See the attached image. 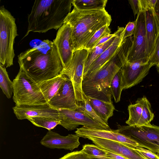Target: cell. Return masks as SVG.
<instances>
[{"instance_id":"6da1fadb","label":"cell","mask_w":159,"mask_h":159,"mask_svg":"<svg viewBox=\"0 0 159 159\" xmlns=\"http://www.w3.org/2000/svg\"><path fill=\"white\" fill-rule=\"evenodd\" d=\"M18 60L20 69L37 83L59 75L63 69L55 45L48 39L21 52Z\"/></svg>"},{"instance_id":"7a4b0ae2","label":"cell","mask_w":159,"mask_h":159,"mask_svg":"<svg viewBox=\"0 0 159 159\" xmlns=\"http://www.w3.org/2000/svg\"><path fill=\"white\" fill-rule=\"evenodd\" d=\"M132 41L126 38L112 58L92 75L83 79V94L104 101L112 102L110 85L115 75L127 61Z\"/></svg>"},{"instance_id":"3957f363","label":"cell","mask_w":159,"mask_h":159,"mask_svg":"<svg viewBox=\"0 0 159 159\" xmlns=\"http://www.w3.org/2000/svg\"><path fill=\"white\" fill-rule=\"evenodd\" d=\"M73 0H36L28 15V26L23 38L30 32L46 33L57 30L71 12Z\"/></svg>"},{"instance_id":"277c9868","label":"cell","mask_w":159,"mask_h":159,"mask_svg":"<svg viewBox=\"0 0 159 159\" xmlns=\"http://www.w3.org/2000/svg\"><path fill=\"white\" fill-rule=\"evenodd\" d=\"M111 16L105 9L83 10L74 7L64 22L71 26L74 52L84 48L95 33L104 26L110 25Z\"/></svg>"},{"instance_id":"5b68a950","label":"cell","mask_w":159,"mask_h":159,"mask_svg":"<svg viewBox=\"0 0 159 159\" xmlns=\"http://www.w3.org/2000/svg\"><path fill=\"white\" fill-rule=\"evenodd\" d=\"M16 19L4 6L0 7V62L6 67L13 65L14 45L18 36Z\"/></svg>"},{"instance_id":"8992f818","label":"cell","mask_w":159,"mask_h":159,"mask_svg":"<svg viewBox=\"0 0 159 159\" xmlns=\"http://www.w3.org/2000/svg\"><path fill=\"white\" fill-rule=\"evenodd\" d=\"M13 82V99L15 106L48 103L38 83L21 69H20Z\"/></svg>"},{"instance_id":"52a82bcc","label":"cell","mask_w":159,"mask_h":159,"mask_svg":"<svg viewBox=\"0 0 159 159\" xmlns=\"http://www.w3.org/2000/svg\"><path fill=\"white\" fill-rule=\"evenodd\" d=\"M117 129L121 134L135 141L140 147L155 153L159 152V126L151 124L139 126L119 125Z\"/></svg>"},{"instance_id":"ba28073f","label":"cell","mask_w":159,"mask_h":159,"mask_svg":"<svg viewBox=\"0 0 159 159\" xmlns=\"http://www.w3.org/2000/svg\"><path fill=\"white\" fill-rule=\"evenodd\" d=\"M89 51L83 48L74 51L69 64L61 72L71 80L77 102H82L84 99L82 83L84 65Z\"/></svg>"},{"instance_id":"9c48e42d","label":"cell","mask_w":159,"mask_h":159,"mask_svg":"<svg viewBox=\"0 0 159 159\" xmlns=\"http://www.w3.org/2000/svg\"><path fill=\"white\" fill-rule=\"evenodd\" d=\"M152 66L149 62V58L127 61L121 68L123 89L131 88L140 83Z\"/></svg>"},{"instance_id":"30bf717a","label":"cell","mask_w":159,"mask_h":159,"mask_svg":"<svg viewBox=\"0 0 159 159\" xmlns=\"http://www.w3.org/2000/svg\"><path fill=\"white\" fill-rule=\"evenodd\" d=\"M60 125L68 130L77 129L80 125L101 129L111 130L98 122L84 112L76 110H58Z\"/></svg>"},{"instance_id":"8fae6325","label":"cell","mask_w":159,"mask_h":159,"mask_svg":"<svg viewBox=\"0 0 159 159\" xmlns=\"http://www.w3.org/2000/svg\"><path fill=\"white\" fill-rule=\"evenodd\" d=\"M62 62L63 68L70 63L74 52L72 31L71 26L64 22L57 32L53 41Z\"/></svg>"},{"instance_id":"7c38bea8","label":"cell","mask_w":159,"mask_h":159,"mask_svg":"<svg viewBox=\"0 0 159 159\" xmlns=\"http://www.w3.org/2000/svg\"><path fill=\"white\" fill-rule=\"evenodd\" d=\"M136 26L127 61H133L149 58L146 51V36L145 11L137 14Z\"/></svg>"},{"instance_id":"4fadbf2b","label":"cell","mask_w":159,"mask_h":159,"mask_svg":"<svg viewBox=\"0 0 159 159\" xmlns=\"http://www.w3.org/2000/svg\"><path fill=\"white\" fill-rule=\"evenodd\" d=\"M75 133L79 137L84 139L98 138L119 142L132 148L139 147L135 141L121 134L117 129H101L83 126L77 128Z\"/></svg>"},{"instance_id":"5bb4252c","label":"cell","mask_w":159,"mask_h":159,"mask_svg":"<svg viewBox=\"0 0 159 159\" xmlns=\"http://www.w3.org/2000/svg\"><path fill=\"white\" fill-rule=\"evenodd\" d=\"M58 110L62 109L76 110L78 107L73 85L67 78L54 96L48 103Z\"/></svg>"},{"instance_id":"9a60e30c","label":"cell","mask_w":159,"mask_h":159,"mask_svg":"<svg viewBox=\"0 0 159 159\" xmlns=\"http://www.w3.org/2000/svg\"><path fill=\"white\" fill-rule=\"evenodd\" d=\"M12 109L16 118L20 120L28 119L33 117H46L59 120L58 110L51 107L48 103L15 106Z\"/></svg>"},{"instance_id":"2e32d148","label":"cell","mask_w":159,"mask_h":159,"mask_svg":"<svg viewBox=\"0 0 159 159\" xmlns=\"http://www.w3.org/2000/svg\"><path fill=\"white\" fill-rule=\"evenodd\" d=\"M79 137L76 134L62 136L48 130L40 143L41 145L51 149H63L72 151L80 144Z\"/></svg>"},{"instance_id":"e0dca14e","label":"cell","mask_w":159,"mask_h":159,"mask_svg":"<svg viewBox=\"0 0 159 159\" xmlns=\"http://www.w3.org/2000/svg\"><path fill=\"white\" fill-rule=\"evenodd\" d=\"M129 118L125 123L129 125L138 126L144 125L150 115V111L146 97L139 98L134 104L128 107Z\"/></svg>"},{"instance_id":"ac0fdd59","label":"cell","mask_w":159,"mask_h":159,"mask_svg":"<svg viewBox=\"0 0 159 159\" xmlns=\"http://www.w3.org/2000/svg\"><path fill=\"white\" fill-rule=\"evenodd\" d=\"M125 28L120 27L116 31V37L111 45L106 49L90 66L88 71L83 79L94 74L108 61L120 47Z\"/></svg>"},{"instance_id":"d6986e66","label":"cell","mask_w":159,"mask_h":159,"mask_svg":"<svg viewBox=\"0 0 159 159\" xmlns=\"http://www.w3.org/2000/svg\"><path fill=\"white\" fill-rule=\"evenodd\" d=\"M88 139L99 148L119 154L128 159H145L134 150V148L121 143L94 137H89Z\"/></svg>"},{"instance_id":"ffe728a7","label":"cell","mask_w":159,"mask_h":159,"mask_svg":"<svg viewBox=\"0 0 159 159\" xmlns=\"http://www.w3.org/2000/svg\"><path fill=\"white\" fill-rule=\"evenodd\" d=\"M146 36V51L148 57L152 53L159 36V26L154 9L145 11Z\"/></svg>"},{"instance_id":"44dd1931","label":"cell","mask_w":159,"mask_h":159,"mask_svg":"<svg viewBox=\"0 0 159 159\" xmlns=\"http://www.w3.org/2000/svg\"><path fill=\"white\" fill-rule=\"evenodd\" d=\"M67 78L66 76L61 73L53 78L38 83L48 103L56 94Z\"/></svg>"},{"instance_id":"7402d4cb","label":"cell","mask_w":159,"mask_h":159,"mask_svg":"<svg viewBox=\"0 0 159 159\" xmlns=\"http://www.w3.org/2000/svg\"><path fill=\"white\" fill-rule=\"evenodd\" d=\"M85 96L97 114L108 125V120L113 115L115 110L112 102H106Z\"/></svg>"},{"instance_id":"603a6c76","label":"cell","mask_w":159,"mask_h":159,"mask_svg":"<svg viewBox=\"0 0 159 159\" xmlns=\"http://www.w3.org/2000/svg\"><path fill=\"white\" fill-rule=\"evenodd\" d=\"M115 33L116 35L107 41L100 45L95 47L89 51L84 65L83 78L87 74L92 63L101 55L114 41L116 35V31Z\"/></svg>"},{"instance_id":"cb8c5ba5","label":"cell","mask_w":159,"mask_h":159,"mask_svg":"<svg viewBox=\"0 0 159 159\" xmlns=\"http://www.w3.org/2000/svg\"><path fill=\"white\" fill-rule=\"evenodd\" d=\"M107 0H73L72 5L79 10H102L105 9Z\"/></svg>"},{"instance_id":"d4e9b609","label":"cell","mask_w":159,"mask_h":159,"mask_svg":"<svg viewBox=\"0 0 159 159\" xmlns=\"http://www.w3.org/2000/svg\"><path fill=\"white\" fill-rule=\"evenodd\" d=\"M0 87L4 94L8 98L12 96L13 91V81L10 79L6 67L0 64Z\"/></svg>"},{"instance_id":"484cf974","label":"cell","mask_w":159,"mask_h":159,"mask_svg":"<svg viewBox=\"0 0 159 159\" xmlns=\"http://www.w3.org/2000/svg\"><path fill=\"white\" fill-rule=\"evenodd\" d=\"M83 95L84 100L81 102V104H78V107L76 109L84 112L96 121L108 128H110L108 125L106 124L95 111L86 96Z\"/></svg>"},{"instance_id":"4316f807","label":"cell","mask_w":159,"mask_h":159,"mask_svg":"<svg viewBox=\"0 0 159 159\" xmlns=\"http://www.w3.org/2000/svg\"><path fill=\"white\" fill-rule=\"evenodd\" d=\"M122 78V74L121 68L114 76L111 84V94L116 103L120 101L121 92L123 90Z\"/></svg>"},{"instance_id":"83f0119b","label":"cell","mask_w":159,"mask_h":159,"mask_svg":"<svg viewBox=\"0 0 159 159\" xmlns=\"http://www.w3.org/2000/svg\"><path fill=\"white\" fill-rule=\"evenodd\" d=\"M35 126L51 130L60 125L59 120L46 117H33L28 119Z\"/></svg>"},{"instance_id":"f1b7e54d","label":"cell","mask_w":159,"mask_h":159,"mask_svg":"<svg viewBox=\"0 0 159 159\" xmlns=\"http://www.w3.org/2000/svg\"><path fill=\"white\" fill-rule=\"evenodd\" d=\"M90 159H110L107 156L104 150L96 145L90 144L84 145L82 149Z\"/></svg>"},{"instance_id":"f546056e","label":"cell","mask_w":159,"mask_h":159,"mask_svg":"<svg viewBox=\"0 0 159 159\" xmlns=\"http://www.w3.org/2000/svg\"><path fill=\"white\" fill-rule=\"evenodd\" d=\"M110 25H106L97 31L85 44L84 48L89 50L95 47L96 44L103 37L111 34Z\"/></svg>"},{"instance_id":"4dcf8cb0","label":"cell","mask_w":159,"mask_h":159,"mask_svg":"<svg viewBox=\"0 0 159 159\" xmlns=\"http://www.w3.org/2000/svg\"><path fill=\"white\" fill-rule=\"evenodd\" d=\"M134 149L145 159H159L156 153L149 150L140 147L134 148Z\"/></svg>"},{"instance_id":"1f68e13d","label":"cell","mask_w":159,"mask_h":159,"mask_svg":"<svg viewBox=\"0 0 159 159\" xmlns=\"http://www.w3.org/2000/svg\"><path fill=\"white\" fill-rule=\"evenodd\" d=\"M59 159H90L88 155L82 150L74 151L66 154Z\"/></svg>"},{"instance_id":"d6a6232c","label":"cell","mask_w":159,"mask_h":159,"mask_svg":"<svg viewBox=\"0 0 159 159\" xmlns=\"http://www.w3.org/2000/svg\"><path fill=\"white\" fill-rule=\"evenodd\" d=\"M149 62L153 66L159 65V36L157 40L154 48L149 57Z\"/></svg>"},{"instance_id":"836d02e7","label":"cell","mask_w":159,"mask_h":159,"mask_svg":"<svg viewBox=\"0 0 159 159\" xmlns=\"http://www.w3.org/2000/svg\"><path fill=\"white\" fill-rule=\"evenodd\" d=\"M136 26V21L129 22L125 28L122 40L134 35Z\"/></svg>"},{"instance_id":"e575fe53","label":"cell","mask_w":159,"mask_h":159,"mask_svg":"<svg viewBox=\"0 0 159 159\" xmlns=\"http://www.w3.org/2000/svg\"><path fill=\"white\" fill-rule=\"evenodd\" d=\"M141 11L154 9L157 0H139Z\"/></svg>"},{"instance_id":"d590c367","label":"cell","mask_w":159,"mask_h":159,"mask_svg":"<svg viewBox=\"0 0 159 159\" xmlns=\"http://www.w3.org/2000/svg\"><path fill=\"white\" fill-rule=\"evenodd\" d=\"M128 2L135 16L141 11L139 0H130Z\"/></svg>"},{"instance_id":"8d00e7d4","label":"cell","mask_w":159,"mask_h":159,"mask_svg":"<svg viewBox=\"0 0 159 159\" xmlns=\"http://www.w3.org/2000/svg\"><path fill=\"white\" fill-rule=\"evenodd\" d=\"M104 150L106 152L107 157L110 159H128L119 154L105 149Z\"/></svg>"},{"instance_id":"74e56055","label":"cell","mask_w":159,"mask_h":159,"mask_svg":"<svg viewBox=\"0 0 159 159\" xmlns=\"http://www.w3.org/2000/svg\"><path fill=\"white\" fill-rule=\"evenodd\" d=\"M115 35L116 33L115 32L113 34H111L103 37L100 40V41L96 44L95 47L98 46L102 44L105 43V42H107L108 40H109L112 37L114 36Z\"/></svg>"},{"instance_id":"f35d334b","label":"cell","mask_w":159,"mask_h":159,"mask_svg":"<svg viewBox=\"0 0 159 159\" xmlns=\"http://www.w3.org/2000/svg\"><path fill=\"white\" fill-rule=\"evenodd\" d=\"M154 10L159 26V0H157Z\"/></svg>"},{"instance_id":"ab89813d","label":"cell","mask_w":159,"mask_h":159,"mask_svg":"<svg viewBox=\"0 0 159 159\" xmlns=\"http://www.w3.org/2000/svg\"><path fill=\"white\" fill-rule=\"evenodd\" d=\"M156 68H157V71L159 74V65L157 66Z\"/></svg>"},{"instance_id":"60d3db41","label":"cell","mask_w":159,"mask_h":159,"mask_svg":"<svg viewBox=\"0 0 159 159\" xmlns=\"http://www.w3.org/2000/svg\"><path fill=\"white\" fill-rule=\"evenodd\" d=\"M156 154L159 157V152L157 153Z\"/></svg>"}]
</instances>
